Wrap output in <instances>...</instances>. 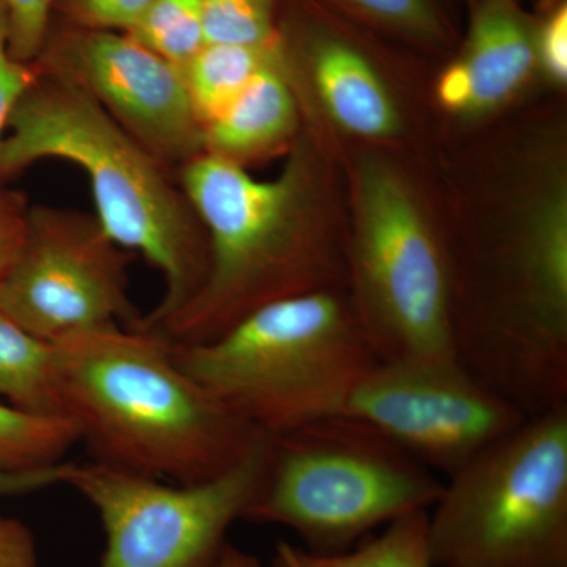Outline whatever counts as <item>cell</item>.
Masks as SVG:
<instances>
[{
  "mask_svg": "<svg viewBox=\"0 0 567 567\" xmlns=\"http://www.w3.org/2000/svg\"><path fill=\"white\" fill-rule=\"evenodd\" d=\"M52 344L62 415L95 461L200 483L244 461L268 435L197 383L158 331L106 327Z\"/></svg>",
  "mask_w": 567,
  "mask_h": 567,
  "instance_id": "6da1fadb",
  "label": "cell"
},
{
  "mask_svg": "<svg viewBox=\"0 0 567 567\" xmlns=\"http://www.w3.org/2000/svg\"><path fill=\"white\" fill-rule=\"evenodd\" d=\"M44 159L80 167L104 233L162 275V298L140 327L162 328L203 289L210 265L207 234L181 183L91 96L40 70L0 142V183Z\"/></svg>",
  "mask_w": 567,
  "mask_h": 567,
  "instance_id": "7a4b0ae2",
  "label": "cell"
},
{
  "mask_svg": "<svg viewBox=\"0 0 567 567\" xmlns=\"http://www.w3.org/2000/svg\"><path fill=\"white\" fill-rule=\"evenodd\" d=\"M175 174L207 234L210 265L196 297L152 331L177 344H200L260 306L339 289L346 254L312 215L303 153H295L271 181H257L240 164L205 152Z\"/></svg>",
  "mask_w": 567,
  "mask_h": 567,
  "instance_id": "3957f363",
  "label": "cell"
},
{
  "mask_svg": "<svg viewBox=\"0 0 567 567\" xmlns=\"http://www.w3.org/2000/svg\"><path fill=\"white\" fill-rule=\"evenodd\" d=\"M173 344L197 383L268 435L342 415L380 361L341 289L281 298L212 341Z\"/></svg>",
  "mask_w": 567,
  "mask_h": 567,
  "instance_id": "277c9868",
  "label": "cell"
},
{
  "mask_svg": "<svg viewBox=\"0 0 567 567\" xmlns=\"http://www.w3.org/2000/svg\"><path fill=\"white\" fill-rule=\"evenodd\" d=\"M443 481L360 417H322L270 435L246 520L290 528L311 554H342L374 529L429 511Z\"/></svg>",
  "mask_w": 567,
  "mask_h": 567,
  "instance_id": "5b68a950",
  "label": "cell"
},
{
  "mask_svg": "<svg viewBox=\"0 0 567 567\" xmlns=\"http://www.w3.org/2000/svg\"><path fill=\"white\" fill-rule=\"evenodd\" d=\"M431 509L436 567H567V405L447 476Z\"/></svg>",
  "mask_w": 567,
  "mask_h": 567,
  "instance_id": "8992f818",
  "label": "cell"
},
{
  "mask_svg": "<svg viewBox=\"0 0 567 567\" xmlns=\"http://www.w3.org/2000/svg\"><path fill=\"white\" fill-rule=\"evenodd\" d=\"M346 249L350 305L380 361L456 357L453 256L409 185L375 158L358 164Z\"/></svg>",
  "mask_w": 567,
  "mask_h": 567,
  "instance_id": "52a82bcc",
  "label": "cell"
},
{
  "mask_svg": "<svg viewBox=\"0 0 567 567\" xmlns=\"http://www.w3.org/2000/svg\"><path fill=\"white\" fill-rule=\"evenodd\" d=\"M270 435L223 475L169 486L104 462L76 464L66 486L96 511L106 550L100 567H215L226 535L262 483Z\"/></svg>",
  "mask_w": 567,
  "mask_h": 567,
  "instance_id": "ba28073f",
  "label": "cell"
},
{
  "mask_svg": "<svg viewBox=\"0 0 567 567\" xmlns=\"http://www.w3.org/2000/svg\"><path fill=\"white\" fill-rule=\"evenodd\" d=\"M130 259L95 215L35 205L21 251L0 282V309L48 342L99 328H140Z\"/></svg>",
  "mask_w": 567,
  "mask_h": 567,
  "instance_id": "9c48e42d",
  "label": "cell"
},
{
  "mask_svg": "<svg viewBox=\"0 0 567 567\" xmlns=\"http://www.w3.org/2000/svg\"><path fill=\"white\" fill-rule=\"evenodd\" d=\"M346 413L446 477L527 420L456 357L379 361Z\"/></svg>",
  "mask_w": 567,
  "mask_h": 567,
  "instance_id": "30bf717a",
  "label": "cell"
},
{
  "mask_svg": "<svg viewBox=\"0 0 567 567\" xmlns=\"http://www.w3.org/2000/svg\"><path fill=\"white\" fill-rule=\"evenodd\" d=\"M85 95L159 163L177 173L204 152L182 71L126 32L76 28L48 39L39 61Z\"/></svg>",
  "mask_w": 567,
  "mask_h": 567,
  "instance_id": "8fae6325",
  "label": "cell"
},
{
  "mask_svg": "<svg viewBox=\"0 0 567 567\" xmlns=\"http://www.w3.org/2000/svg\"><path fill=\"white\" fill-rule=\"evenodd\" d=\"M468 40L436 81L447 112L480 117L522 91L537 65L536 33L513 0H476Z\"/></svg>",
  "mask_w": 567,
  "mask_h": 567,
  "instance_id": "7c38bea8",
  "label": "cell"
},
{
  "mask_svg": "<svg viewBox=\"0 0 567 567\" xmlns=\"http://www.w3.org/2000/svg\"><path fill=\"white\" fill-rule=\"evenodd\" d=\"M298 103L286 51L260 70L223 114L204 126V152L246 167L293 140Z\"/></svg>",
  "mask_w": 567,
  "mask_h": 567,
  "instance_id": "4fadbf2b",
  "label": "cell"
},
{
  "mask_svg": "<svg viewBox=\"0 0 567 567\" xmlns=\"http://www.w3.org/2000/svg\"><path fill=\"white\" fill-rule=\"evenodd\" d=\"M309 82L324 112L346 133L385 140L401 122L394 99L371 62L341 40L317 41L308 58Z\"/></svg>",
  "mask_w": 567,
  "mask_h": 567,
  "instance_id": "5bb4252c",
  "label": "cell"
},
{
  "mask_svg": "<svg viewBox=\"0 0 567 567\" xmlns=\"http://www.w3.org/2000/svg\"><path fill=\"white\" fill-rule=\"evenodd\" d=\"M0 399L32 415L62 417L54 344L0 309Z\"/></svg>",
  "mask_w": 567,
  "mask_h": 567,
  "instance_id": "9a60e30c",
  "label": "cell"
},
{
  "mask_svg": "<svg viewBox=\"0 0 567 567\" xmlns=\"http://www.w3.org/2000/svg\"><path fill=\"white\" fill-rule=\"evenodd\" d=\"M281 51V40L265 47L207 43L200 48L181 71L194 114L203 128L223 114Z\"/></svg>",
  "mask_w": 567,
  "mask_h": 567,
  "instance_id": "2e32d148",
  "label": "cell"
},
{
  "mask_svg": "<svg viewBox=\"0 0 567 567\" xmlns=\"http://www.w3.org/2000/svg\"><path fill=\"white\" fill-rule=\"evenodd\" d=\"M275 567H436L429 546V511L404 514L342 554H311L279 543Z\"/></svg>",
  "mask_w": 567,
  "mask_h": 567,
  "instance_id": "e0dca14e",
  "label": "cell"
},
{
  "mask_svg": "<svg viewBox=\"0 0 567 567\" xmlns=\"http://www.w3.org/2000/svg\"><path fill=\"white\" fill-rule=\"evenodd\" d=\"M80 442L69 420L21 412L0 402V468H39L62 462Z\"/></svg>",
  "mask_w": 567,
  "mask_h": 567,
  "instance_id": "ac0fdd59",
  "label": "cell"
},
{
  "mask_svg": "<svg viewBox=\"0 0 567 567\" xmlns=\"http://www.w3.org/2000/svg\"><path fill=\"white\" fill-rule=\"evenodd\" d=\"M126 33L177 69L207 44L200 0H155Z\"/></svg>",
  "mask_w": 567,
  "mask_h": 567,
  "instance_id": "d6986e66",
  "label": "cell"
},
{
  "mask_svg": "<svg viewBox=\"0 0 567 567\" xmlns=\"http://www.w3.org/2000/svg\"><path fill=\"white\" fill-rule=\"evenodd\" d=\"M205 43L265 47L279 40L274 0H200Z\"/></svg>",
  "mask_w": 567,
  "mask_h": 567,
  "instance_id": "ffe728a7",
  "label": "cell"
},
{
  "mask_svg": "<svg viewBox=\"0 0 567 567\" xmlns=\"http://www.w3.org/2000/svg\"><path fill=\"white\" fill-rule=\"evenodd\" d=\"M365 20L423 40L442 35V24L431 0H331Z\"/></svg>",
  "mask_w": 567,
  "mask_h": 567,
  "instance_id": "44dd1931",
  "label": "cell"
},
{
  "mask_svg": "<svg viewBox=\"0 0 567 567\" xmlns=\"http://www.w3.org/2000/svg\"><path fill=\"white\" fill-rule=\"evenodd\" d=\"M6 11L7 44L17 61L35 63L50 37L55 0H0Z\"/></svg>",
  "mask_w": 567,
  "mask_h": 567,
  "instance_id": "7402d4cb",
  "label": "cell"
},
{
  "mask_svg": "<svg viewBox=\"0 0 567 567\" xmlns=\"http://www.w3.org/2000/svg\"><path fill=\"white\" fill-rule=\"evenodd\" d=\"M155 0H55L78 28L128 32Z\"/></svg>",
  "mask_w": 567,
  "mask_h": 567,
  "instance_id": "603a6c76",
  "label": "cell"
},
{
  "mask_svg": "<svg viewBox=\"0 0 567 567\" xmlns=\"http://www.w3.org/2000/svg\"><path fill=\"white\" fill-rule=\"evenodd\" d=\"M39 74L40 70L35 63L17 61L10 54L7 44L6 11L0 2V142L9 128L14 107L31 89Z\"/></svg>",
  "mask_w": 567,
  "mask_h": 567,
  "instance_id": "cb8c5ba5",
  "label": "cell"
},
{
  "mask_svg": "<svg viewBox=\"0 0 567 567\" xmlns=\"http://www.w3.org/2000/svg\"><path fill=\"white\" fill-rule=\"evenodd\" d=\"M29 208L22 194L0 186V282L21 251L28 229Z\"/></svg>",
  "mask_w": 567,
  "mask_h": 567,
  "instance_id": "d4e9b609",
  "label": "cell"
},
{
  "mask_svg": "<svg viewBox=\"0 0 567 567\" xmlns=\"http://www.w3.org/2000/svg\"><path fill=\"white\" fill-rule=\"evenodd\" d=\"M537 65L551 81L565 85L567 81V10L559 7L536 33Z\"/></svg>",
  "mask_w": 567,
  "mask_h": 567,
  "instance_id": "484cf974",
  "label": "cell"
},
{
  "mask_svg": "<svg viewBox=\"0 0 567 567\" xmlns=\"http://www.w3.org/2000/svg\"><path fill=\"white\" fill-rule=\"evenodd\" d=\"M74 462L39 466V468H0V498L33 494L54 486H66Z\"/></svg>",
  "mask_w": 567,
  "mask_h": 567,
  "instance_id": "4316f807",
  "label": "cell"
},
{
  "mask_svg": "<svg viewBox=\"0 0 567 567\" xmlns=\"http://www.w3.org/2000/svg\"><path fill=\"white\" fill-rule=\"evenodd\" d=\"M0 567H37L31 529L17 518L0 516Z\"/></svg>",
  "mask_w": 567,
  "mask_h": 567,
  "instance_id": "83f0119b",
  "label": "cell"
},
{
  "mask_svg": "<svg viewBox=\"0 0 567 567\" xmlns=\"http://www.w3.org/2000/svg\"><path fill=\"white\" fill-rule=\"evenodd\" d=\"M215 567H260V563L252 555L227 544Z\"/></svg>",
  "mask_w": 567,
  "mask_h": 567,
  "instance_id": "f1b7e54d",
  "label": "cell"
}]
</instances>
